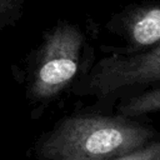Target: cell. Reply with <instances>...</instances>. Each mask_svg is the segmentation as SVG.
<instances>
[{
  "label": "cell",
  "instance_id": "obj_1",
  "mask_svg": "<svg viewBox=\"0 0 160 160\" xmlns=\"http://www.w3.org/2000/svg\"><path fill=\"white\" fill-rule=\"evenodd\" d=\"M159 131L122 115H75L62 119L41 141L46 160H111L144 148Z\"/></svg>",
  "mask_w": 160,
  "mask_h": 160
},
{
  "label": "cell",
  "instance_id": "obj_2",
  "mask_svg": "<svg viewBox=\"0 0 160 160\" xmlns=\"http://www.w3.org/2000/svg\"><path fill=\"white\" fill-rule=\"evenodd\" d=\"M84 45V32L68 20H59L44 32L29 85L32 100L52 99L71 82L79 71Z\"/></svg>",
  "mask_w": 160,
  "mask_h": 160
},
{
  "label": "cell",
  "instance_id": "obj_3",
  "mask_svg": "<svg viewBox=\"0 0 160 160\" xmlns=\"http://www.w3.org/2000/svg\"><path fill=\"white\" fill-rule=\"evenodd\" d=\"M160 85V44L139 52H111L100 59L88 78V91L99 96L131 95Z\"/></svg>",
  "mask_w": 160,
  "mask_h": 160
},
{
  "label": "cell",
  "instance_id": "obj_4",
  "mask_svg": "<svg viewBox=\"0 0 160 160\" xmlns=\"http://www.w3.org/2000/svg\"><path fill=\"white\" fill-rule=\"evenodd\" d=\"M106 29L125 41V46L111 52L131 54L151 49L160 44V0L132 2L114 12Z\"/></svg>",
  "mask_w": 160,
  "mask_h": 160
},
{
  "label": "cell",
  "instance_id": "obj_5",
  "mask_svg": "<svg viewBox=\"0 0 160 160\" xmlns=\"http://www.w3.org/2000/svg\"><path fill=\"white\" fill-rule=\"evenodd\" d=\"M152 112H160V85L129 95L118 106L119 115L131 119Z\"/></svg>",
  "mask_w": 160,
  "mask_h": 160
},
{
  "label": "cell",
  "instance_id": "obj_6",
  "mask_svg": "<svg viewBox=\"0 0 160 160\" xmlns=\"http://www.w3.org/2000/svg\"><path fill=\"white\" fill-rule=\"evenodd\" d=\"M26 0H0V29L16 22L24 12Z\"/></svg>",
  "mask_w": 160,
  "mask_h": 160
},
{
  "label": "cell",
  "instance_id": "obj_7",
  "mask_svg": "<svg viewBox=\"0 0 160 160\" xmlns=\"http://www.w3.org/2000/svg\"><path fill=\"white\" fill-rule=\"evenodd\" d=\"M111 160H160V138L139 150Z\"/></svg>",
  "mask_w": 160,
  "mask_h": 160
}]
</instances>
